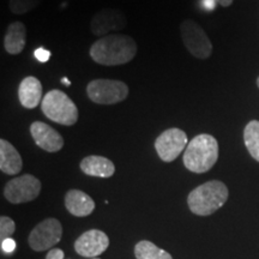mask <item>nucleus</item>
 Instances as JSON below:
<instances>
[{
    "label": "nucleus",
    "mask_w": 259,
    "mask_h": 259,
    "mask_svg": "<svg viewBox=\"0 0 259 259\" xmlns=\"http://www.w3.org/2000/svg\"><path fill=\"white\" fill-rule=\"evenodd\" d=\"M2 248L5 253H12L16 248L15 240H12L11 238H9V239H6V240L2 241Z\"/></svg>",
    "instance_id": "23"
},
{
    "label": "nucleus",
    "mask_w": 259,
    "mask_h": 259,
    "mask_svg": "<svg viewBox=\"0 0 259 259\" xmlns=\"http://www.w3.org/2000/svg\"><path fill=\"white\" fill-rule=\"evenodd\" d=\"M23 168V161L14 145L0 139V169L8 176H16Z\"/></svg>",
    "instance_id": "17"
},
{
    "label": "nucleus",
    "mask_w": 259,
    "mask_h": 259,
    "mask_svg": "<svg viewBox=\"0 0 259 259\" xmlns=\"http://www.w3.org/2000/svg\"><path fill=\"white\" fill-rule=\"evenodd\" d=\"M244 142L248 153L255 161L259 162V121L251 120L245 126Z\"/></svg>",
    "instance_id": "19"
},
{
    "label": "nucleus",
    "mask_w": 259,
    "mask_h": 259,
    "mask_svg": "<svg viewBox=\"0 0 259 259\" xmlns=\"http://www.w3.org/2000/svg\"><path fill=\"white\" fill-rule=\"evenodd\" d=\"M187 135L185 131L171 127L163 131L155 141V149L158 157L163 162H173L187 147Z\"/></svg>",
    "instance_id": "9"
},
{
    "label": "nucleus",
    "mask_w": 259,
    "mask_h": 259,
    "mask_svg": "<svg viewBox=\"0 0 259 259\" xmlns=\"http://www.w3.org/2000/svg\"><path fill=\"white\" fill-rule=\"evenodd\" d=\"M128 87L122 80L94 79L87 85V95L89 100L97 105H116L128 96Z\"/></svg>",
    "instance_id": "5"
},
{
    "label": "nucleus",
    "mask_w": 259,
    "mask_h": 259,
    "mask_svg": "<svg viewBox=\"0 0 259 259\" xmlns=\"http://www.w3.org/2000/svg\"><path fill=\"white\" fill-rule=\"evenodd\" d=\"M180 35L184 46L197 59H208L212 53V44L204 29L192 19L180 24Z\"/></svg>",
    "instance_id": "6"
},
{
    "label": "nucleus",
    "mask_w": 259,
    "mask_h": 259,
    "mask_svg": "<svg viewBox=\"0 0 259 259\" xmlns=\"http://www.w3.org/2000/svg\"><path fill=\"white\" fill-rule=\"evenodd\" d=\"M63 80H64V82H65V84H66V85H70V82H69V79H67V78H64Z\"/></svg>",
    "instance_id": "26"
},
{
    "label": "nucleus",
    "mask_w": 259,
    "mask_h": 259,
    "mask_svg": "<svg viewBox=\"0 0 259 259\" xmlns=\"http://www.w3.org/2000/svg\"><path fill=\"white\" fill-rule=\"evenodd\" d=\"M257 85H258V88H259V77L257 78Z\"/></svg>",
    "instance_id": "27"
},
{
    "label": "nucleus",
    "mask_w": 259,
    "mask_h": 259,
    "mask_svg": "<svg viewBox=\"0 0 259 259\" xmlns=\"http://www.w3.org/2000/svg\"><path fill=\"white\" fill-rule=\"evenodd\" d=\"M137 51V44L130 35L114 32L94 42L89 53L96 64L103 66H116L134 60Z\"/></svg>",
    "instance_id": "1"
},
{
    "label": "nucleus",
    "mask_w": 259,
    "mask_h": 259,
    "mask_svg": "<svg viewBox=\"0 0 259 259\" xmlns=\"http://www.w3.org/2000/svg\"><path fill=\"white\" fill-rule=\"evenodd\" d=\"M109 246V239L106 233L99 229H90L83 233L74 241V251L87 258H96L101 255Z\"/></svg>",
    "instance_id": "11"
},
{
    "label": "nucleus",
    "mask_w": 259,
    "mask_h": 259,
    "mask_svg": "<svg viewBox=\"0 0 259 259\" xmlns=\"http://www.w3.org/2000/svg\"><path fill=\"white\" fill-rule=\"evenodd\" d=\"M135 255L137 259H173L170 253L149 240H142L136 245Z\"/></svg>",
    "instance_id": "18"
},
{
    "label": "nucleus",
    "mask_w": 259,
    "mask_h": 259,
    "mask_svg": "<svg viewBox=\"0 0 259 259\" xmlns=\"http://www.w3.org/2000/svg\"><path fill=\"white\" fill-rule=\"evenodd\" d=\"M16 231L15 221L9 216H2L0 218V239L2 241L11 238Z\"/></svg>",
    "instance_id": "21"
},
{
    "label": "nucleus",
    "mask_w": 259,
    "mask_h": 259,
    "mask_svg": "<svg viewBox=\"0 0 259 259\" xmlns=\"http://www.w3.org/2000/svg\"><path fill=\"white\" fill-rule=\"evenodd\" d=\"M34 54H35V58H36L40 63H46V61L50 60L51 58V52L47 51L46 48L44 47L37 48V50L34 52Z\"/></svg>",
    "instance_id": "22"
},
{
    "label": "nucleus",
    "mask_w": 259,
    "mask_h": 259,
    "mask_svg": "<svg viewBox=\"0 0 259 259\" xmlns=\"http://www.w3.org/2000/svg\"><path fill=\"white\" fill-rule=\"evenodd\" d=\"M127 25L124 11L119 9L106 8L94 15L90 21V30L97 36H106L113 31H121Z\"/></svg>",
    "instance_id": "10"
},
{
    "label": "nucleus",
    "mask_w": 259,
    "mask_h": 259,
    "mask_svg": "<svg viewBox=\"0 0 259 259\" xmlns=\"http://www.w3.org/2000/svg\"><path fill=\"white\" fill-rule=\"evenodd\" d=\"M80 169L84 174L95 178H111L115 173L114 163L109 158L97 155H90L84 157L79 163Z\"/></svg>",
    "instance_id": "15"
},
{
    "label": "nucleus",
    "mask_w": 259,
    "mask_h": 259,
    "mask_svg": "<svg viewBox=\"0 0 259 259\" xmlns=\"http://www.w3.org/2000/svg\"><path fill=\"white\" fill-rule=\"evenodd\" d=\"M18 99L27 109H34L42 102V84L36 77L28 76L18 87Z\"/></svg>",
    "instance_id": "14"
},
{
    "label": "nucleus",
    "mask_w": 259,
    "mask_h": 259,
    "mask_svg": "<svg viewBox=\"0 0 259 259\" xmlns=\"http://www.w3.org/2000/svg\"><path fill=\"white\" fill-rule=\"evenodd\" d=\"M234 0H216V3H219L220 5L223 6V8H229L233 4Z\"/></svg>",
    "instance_id": "25"
},
{
    "label": "nucleus",
    "mask_w": 259,
    "mask_h": 259,
    "mask_svg": "<svg viewBox=\"0 0 259 259\" xmlns=\"http://www.w3.org/2000/svg\"><path fill=\"white\" fill-rule=\"evenodd\" d=\"M228 196V189L222 181L211 180L191 191L187 204L194 215L209 216L225 205Z\"/></svg>",
    "instance_id": "3"
},
{
    "label": "nucleus",
    "mask_w": 259,
    "mask_h": 259,
    "mask_svg": "<svg viewBox=\"0 0 259 259\" xmlns=\"http://www.w3.org/2000/svg\"><path fill=\"white\" fill-rule=\"evenodd\" d=\"M41 192V181L31 174L10 180L4 187L5 198L12 204L28 203L36 199Z\"/></svg>",
    "instance_id": "7"
},
{
    "label": "nucleus",
    "mask_w": 259,
    "mask_h": 259,
    "mask_svg": "<svg viewBox=\"0 0 259 259\" xmlns=\"http://www.w3.org/2000/svg\"><path fill=\"white\" fill-rule=\"evenodd\" d=\"M65 206L71 215L85 218L95 210V202L89 194L80 190H70L65 194Z\"/></svg>",
    "instance_id": "13"
},
{
    "label": "nucleus",
    "mask_w": 259,
    "mask_h": 259,
    "mask_svg": "<svg viewBox=\"0 0 259 259\" xmlns=\"http://www.w3.org/2000/svg\"><path fill=\"white\" fill-rule=\"evenodd\" d=\"M64 251L60 248H52L46 255V259H64Z\"/></svg>",
    "instance_id": "24"
},
{
    "label": "nucleus",
    "mask_w": 259,
    "mask_h": 259,
    "mask_svg": "<svg viewBox=\"0 0 259 259\" xmlns=\"http://www.w3.org/2000/svg\"><path fill=\"white\" fill-rule=\"evenodd\" d=\"M63 236V227L59 220L50 218L44 220L32 229L28 238L29 246L34 251L42 252L53 248Z\"/></svg>",
    "instance_id": "8"
},
{
    "label": "nucleus",
    "mask_w": 259,
    "mask_h": 259,
    "mask_svg": "<svg viewBox=\"0 0 259 259\" xmlns=\"http://www.w3.org/2000/svg\"><path fill=\"white\" fill-rule=\"evenodd\" d=\"M90 259H100V258H90Z\"/></svg>",
    "instance_id": "28"
},
{
    "label": "nucleus",
    "mask_w": 259,
    "mask_h": 259,
    "mask_svg": "<svg viewBox=\"0 0 259 259\" xmlns=\"http://www.w3.org/2000/svg\"><path fill=\"white\" fill-rule=\"evenodd\" d=\"M42 0H9V9L15 15H24L36 9Z\"/></svg>",
    "instance_id": "20"
},
{
    "label": "nucleus",
    "mask_w": 259,
    "mask_h": 259,
    "mask_svg": "<svg viewBox=\"0 0 259 259\" xmlns=\"http://www.w3.org/2000/svg\"><path fill=\"white\" fill-rule=\"evenodd\" d=\"M41 111L48 119L64 126H73L78 121V108L67 94L58 89L48 92L41 102Z\"/></svg>",
    "instance_id": "4"
},
{
    "label": "nucleus",
    "mask_w": 259,
    "mask_h": 259,
    "mask_svg": "<svg viewBox=\"0 0 259 259\" xmlns=\"http://www.w3.org/2000/svg\"><path fill=\"white\" fill-rule=\"evenodd\" d=\"M219 158V143L211 135L200 134L189 142L184 151V166L192 173H205Z\"/></svg>",
    "instance_id": "2"
},
{
    "label": "nucleus",
    "mask_w": 259,
    "mask_h": 259,
    "mask_svg": "<svg viewBox=\"0 0 259 259\" xmlns=\"http://www.w3.org/2000/svg\"><path fill=\"white\" fill-rule=\"evenodd\" d=\"M27 44V28L24 23L12 22L6 29L4 37V48L11 56H18L23 52Z\"/></svg>",
    "instance_id": "16"
},
{
    "label": "nucleus",
    "mask_w": 259,
    "mask_h": 259,
    "mask_svg": "<svg viewBox=\"0 0 259 259\" xmlns=\"http://www.w3.org/2000/svg\"><path fill=\"white\" fill-rule=\"evenodd\" d=\"M30 135L37 147L47 153H58L64 147L63 136L46 122H32L30 125Z\"/></svg>",
    "instance_id": "12"
}]
</instances>
